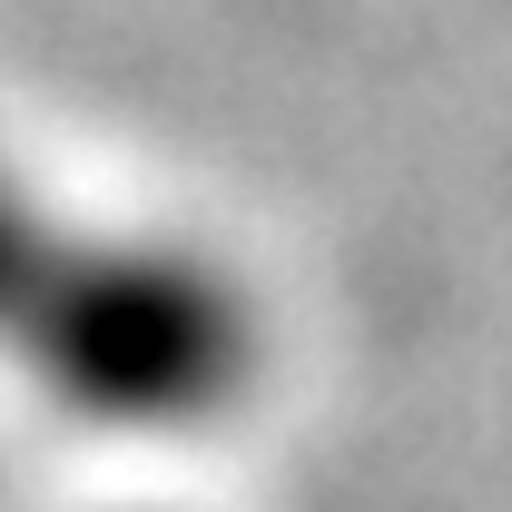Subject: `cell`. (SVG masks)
Wrapping results in <instances>:
<instances>
[{"mask_svg":"<svg viewBox=\"0 0 512 512\" xmlns=\"http://www.w3.org/2000/svg\"><path fill=\"white\" fill-rule=\"evenodd\" d=\"M0 365L109 434H197L266 365L247 286L197 247L89 227L0 168Z\"/></svg>","mask_w":512,"mask_h":512,"instance_id":"obj_1","label":"cell"}]
</instances>
